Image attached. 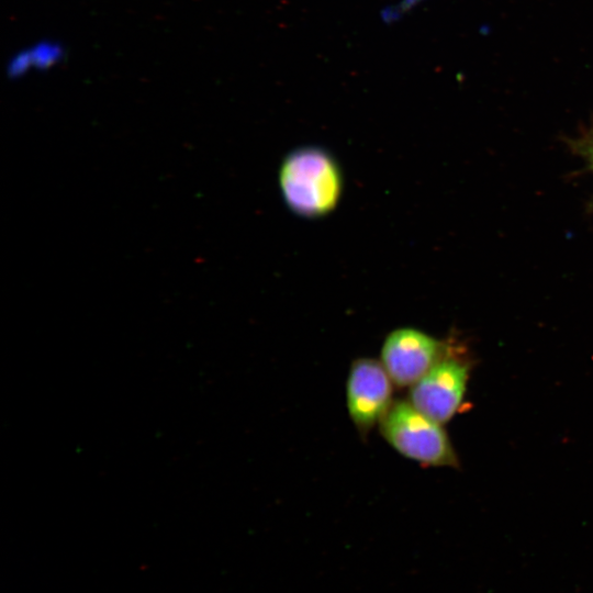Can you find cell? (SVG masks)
<instances>
[{
    "label": "cell",
    "mask_w": 593,
    "mask_h": 593,
    "mask_svg": "<svg viewBox=\"0 0 593 593\" xmlns=\"http://www.w3.org/2000/svg\"><path fill=\"white\" fill-rule=\"evenodd\" d=\"M279 184L283 200L293 213L314 219L336 208L343 191V175L327 150L305 146L292 150L282 160Z\"/></svg>",
    "instance_id": "cell-1"
},
{
    "label": "cell",
    "mask_w": 593,
    "mask_h": 593,
    "mask_svg": "<svg viewBox=\"0 0 593 593\" xmlns=\"http://www.w3.org/2000/svg\"><path fill=\"white\" fill-rule=\"evenodd\" d=\"M388 444L402 456L425 466L458 467V457L443 425L416 410L407 400H395L379 423Z\"/></svg>",
    "instance_id": "cell-2"
},
{
    "label": "cell",
    "mask_w": 593,
    "mask_h": 593,
    "mask_svg": "<svg viewBox=\"0 0 593 593\" xmlns=\"http://www.w3.org/2000/svg\"><path fill=\"white\" fill-rule=\"evenodd\" d=\"M469 362L449 351L417 382L410 387L407 401L439 424L449 422L466 395Z\"/></svg>",
    "instance_id": "cell-3"
},
{
    "label": "cell",
    "mask_w": 593,
    "mask_h": 593,
    "mask_svg": "<svg viewBox=\"0 0 593 593\" xmlns=\"http://www.w3.org/2000/svg\"><path fill=\"white\" fill-rule=\"evenodd\" d=\"M446 342L412 327L391 332L381 347V363L392 382L410 388L424 377L448 351Z\"/></svg>",
    "instance_id": "cell-4"
},
{
    "label": "cell",
    "mask_w": 593,
    "mask_h": 593,
    "mask_svg": "<svg viewBox=\"0 0 593 593\" xmlns=\"http://www.w3.org/2000/svg\"><path fill=\"white\" fill-rule=\"evenodd\" d=\"M392 382L381 361L355 359L346 382V402L350 419L365 438L391 407Z\"/></svg>",
    "instance_id": "cell-5"
},
{
    "label": "cell",
    "mask_w": 593,
    "mask_h": 593,
    "mask_svg": "<svg viewBox=\"0 0 593 593\" xmlns=\"http://www.w3.org/2000/svg\"><path fill=\"white\" fill-rule=\"evenodd\" d=\"M590 156H591V160H592V164H593V145H592V147L590 149Z\"/></svg>",
    "instance_id": "cell-6"
}]
</instances>
